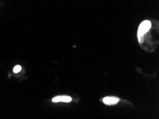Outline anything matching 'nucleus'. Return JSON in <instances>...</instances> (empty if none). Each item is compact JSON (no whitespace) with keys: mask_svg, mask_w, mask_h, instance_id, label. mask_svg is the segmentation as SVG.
<instances>
[{"mask_svg":"<svg viewBox=\"0 0 159 119\" xmlns=\"http://www.w3.org/2000/svg\"><path fill=\"white\" fill-rule=\"evenodd\" d=\"M52 101L54 103H57V102H65V103H69L71 101V98L68 96H59L54 97L52 98Z\"/></svg>","mask_w":159,"mask_h":119,"instance_id":"7ed1b4c3","label":"nucleus"},{"mask_svg":"<svg viewBox=\"0 0 159 119\" xmlns=\"http://www.w3.org/2000/svg\"><path fill=\"white\" fill-rule=\"evenodd\" d=\"M151 23L150 21L145 20L143 21V22H141L138 30V34H137L139 42H142L141 41L142 36H143V35H145L148 32L149 30L151 29Z\"/></svg>","mask_w":159,"mask_h":119,"instance_id":"f257e3e1","label":"nucleus"},{"mask_svg":"<svg viewBox=\"0 0 159 119\" xmlns=\"http://www.w3.org/2000/svg\"><path fill=\"white\" fill-rule=\"evenodd\" d=\"M21 70V67L19 65L16 66H14V73H18V72L20 71Z\"/></svg>","mask_w":159,"mask_h":119,"instance_id":"20e7f679","label":"nucleus"},{"mask_svg":"<svg viewBox=\"0 0 159 119\" xmlns=\"http://www.w3.org/2000/svg\"><path fill=\"white\" fill-rule=\"evenodd\" d=\"M119 101V98H116V97H112V96L105 97V98L103 99V103L108 106L114 105V104H116Z\"/></svg>","mask_w":159,"mask_h":119,"instance_id":"f03ea898","label":"nucleus"}]
</instances>
